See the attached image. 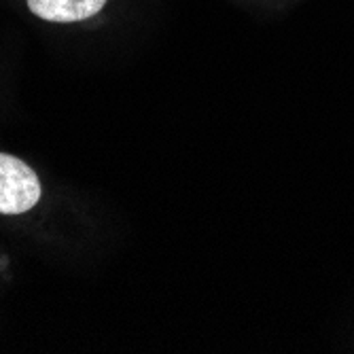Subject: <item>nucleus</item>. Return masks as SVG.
Returning a JSON list of instances; mask_svg holds the SVG:
<instances>
[{
	"instance_id": "obj_1",
	"label": "nucleus",
	"mask_w": 354,
	"mask_h": 354,
	"mask_svg": "<svg viewBox=\"0 0 354 354\" xmlns=\"http://www.w3.org/2000/svg\"><path fill=\"white\" fill-rule=\"evenodd\" d=\"M41 200V183L21 159L0 153V214H21Z\"/></svg>"
},
{
	"instance_id": "obj_2",
	"label": "nucleus",
	"mask_w": 354,
	"mask_h": 354,
	"mask_svg": "<svg viewBox=\"0 0 354 354\" xmlns=\"http://www.w3.org/2000/svg\"><path fill=\"white\" fill-rule=\"evenodd\" d=\"M106 0H28L30 11L41 19L73 24L98 13Z\"/></svg>"
}]
</instances>
